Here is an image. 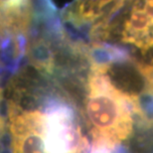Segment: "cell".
Wrapping results in <instances>:
<instances>
[{
    "instance_id": "cell-1",
    "label": "cell",
    "mask_w": 153,
    "mask_h": 153,
    "mask_svg": "<svg viewBox=\"0 0 153 153\" xmlns=\"http://www.w3.org/2000/svg\"><path fill=\"white\" fill-rule=\"evenodd\" d=\"M105 68L93 67L88 81L85 114L94 140L116 145L133 132L134 96L119 90Z\"/></svg>"
},
{
    "instance_id": "cell-2",
    "label": "cell",
    "mask_w": 153,
    "mask_h": 153,
    "mask_svg": "<svg viewBox=\"0 0 153 153\" xmlns=\"http://www.w3.org/2000/svg\"><path fill=\"white\" fill-rule=\"evenodd\" d=\"M45 111V153H88V140L68 105L54 102Z\"/></svg>"
},
{
    "instance_id": "cell-3",
    "label": "cell",
    "mask_w": 153,
    "mask_h": 153,
    "mask_svg": "<svg viewBox=\"0 0 153 153\" xmlns=\"http://www.w3.org/2000/svg\"><path fill=\"white\" fill-rule=\"evenodd\" d=\"M8 119L12 153H45V109L23 108L11 100Z\"/></svg>"
},
{
    "instance_id": "cell-4",
    "label": "cell",
    "mask_w": 153,
    "mask_h": 153,
    "mask_svg": "<svg viewBox=\"0 0 153 153\" xmlns=\"http://www.w3.org/2000/svg\"><path fill=\"white\" fill-rule=\"evenodd\" d=\"M33 0H0V37L22 40L30 31Z\"/></svg>"
},
{
    "instance_id": "cell-5",
    "label": "cell",
    "mask_w": 153,
    "mask_h": 153,
    "mask_svg": "<svg viewBox=\"0 0 153 153\" xmlns=\"http://www.w3.org/2000/svg\"><path fill=\"white\" fill-rule=\"evenodd\" d=\"M121 41L136 46L142 51L153 48V17L138 0H135L129 15L124 20Z\"/></svg>"
},
{
    "instance_id": "cell-6",
    "label": "cell",
    "mask_w": 153,
    "mask_h": 153,
    "mask_svg": "<svg viewBox=\"0 0 153 153\" xmlns=\"http://www.w3.org/2000/svg\"><path fill=\"white\" fill-rule=\"evenodd\" d=\"M139 72L145 79V91L153 97V67L148 65H139Z\"/></svg>"
},
{
    "instance_id": "cell-7",
    "label": "cell",
    "mask_w": 153,
    "mask_h": 153,
    "mask_svg": "<svg viewBox=\"0 0 153 153\" xmlns=\"http://www.w3.org/2000/svg\"><path fill=\"white\" fill-rule=\"evenodd\" d=\"M5 121L3 119L2 115L0 114V153H12L11 145L6 146V130H5Z\"/></svg>"
},
{
    "instance_id": "cell-8",
    "label": "cell",
    "mask_w": 153,
    "mask_h": 153,
    "mask_svg": "<svg viewBox=\"0 0 153 153\" xmlns=\"http://www.w3.org/2000/svg\"><path fill=\"white\" fill-rule=\"evenodd\" d=\"M1 99H2V96H1V88H0V105H1Z\"/></svg>"
}]
</instances>
